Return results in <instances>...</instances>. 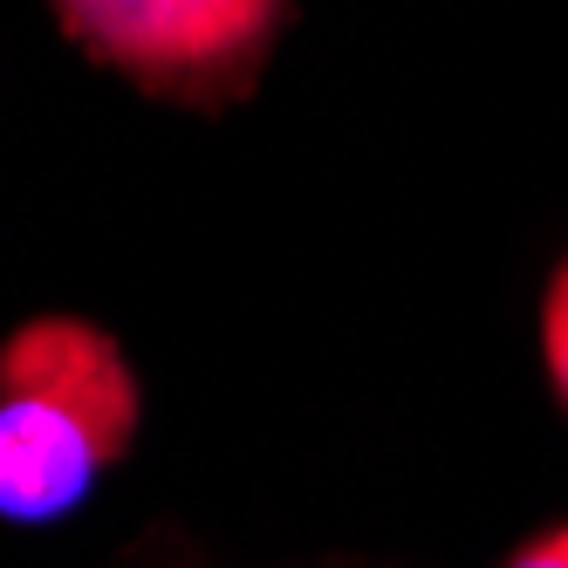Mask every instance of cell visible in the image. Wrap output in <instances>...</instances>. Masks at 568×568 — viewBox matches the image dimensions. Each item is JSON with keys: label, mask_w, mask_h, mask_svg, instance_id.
<instances>
[{"label": "cell", "mask_w": 568, "mask_h": 568, "mask_svg": "<svg viewBox=\"0 0 568 568\" xmlns=\"http://www.w3.org/2000/svg\"><path fill=\"white\" fill-rule=\"evenodd\" d=\"M49 14L97 69L144 97L226 110L261 83L295 0H49Z\"/></svg>", "instance_id": "2"}, {"label": "cell", "mask_w": 568, "mask_h": 568, "mask_svg": "<svg viewBox=\"0 0 568 568\" xmlns=\"http://www.w3.org/2000/svg\"><path fill=\"white\" fill-rule=\"evenodd\" d=\"M138 438V371L83 315H28L0 343V520L75 514Z\"/></svg>", "instance_id": "1"}, {"label": "cell", "mask_w": 568, "mask_h": 568, "mask_svg": "<svg viewBox=\"0 0 568 568\" xmlns=\"http://www.w3.org/2000/svg\"><path fill=\"white\" fill-rule=\"evenodd\" d=\"M507 568H568V520L561 527H541L520 555H507Z\"/></svg>", "instance_id": "4"}, {"label": "cell", "mask_w": 568, "mask_h": 568, "mask_svg": "<svg viewBox=\"0 0 568 568\" xmlns=\"http://www.w3.org/2000/svg\"><path fill=\"white\" fill-rule=\"evenodd\" d=\"M541 363H548L555 404L568 412V261H555L548 288H541Z\"/></svg>", "instance_id": "3"}]
</instances>
